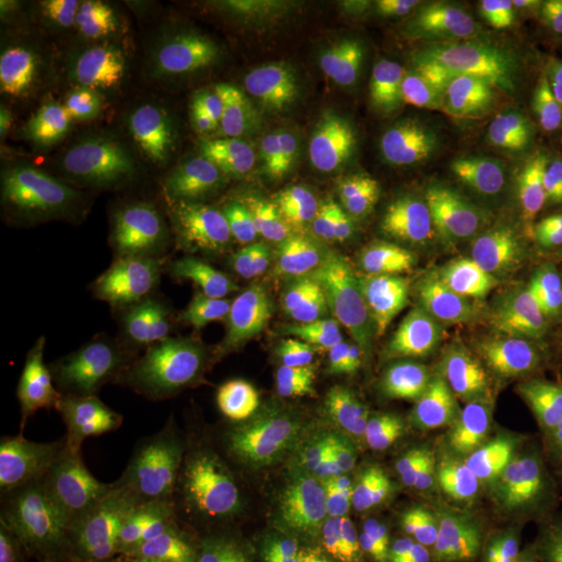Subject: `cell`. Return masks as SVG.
<instances>
[{"mask_svg": "<svg viewBox=\"0 0 562 562\" xmlns=\"http://www.w3.org/2000/svg\"><path fill=\"white\" fill-rule=\"evenodd\" d=\"M157 385L78 338L36 331L9 346L2 394L13 417L55 440H94L130 429Z\"/></svg>", "mask_w": 562, "mask_h": 562, "instance_id": "cell-1", "label": "cell"}, {"mask_svg": "<svg viewBox=\"0 0 562 562\" xmlns=\"http://www.w3.org/2000/svg\"><path fill=\"white\" fill-rule=\"evenodd\" d=\"M125 334L157 361L186 371H229L259 359L269 323L255 299L217 276H181L132 304Z\"/></svg>", "mask_w": 562, "mask_h": 562, "instance_id": "cell-2", "label": "cell"}, {"mask_svg": "<svg viewBox=\"0 0 562 562\" xmlns=\"http://www.w3.org/2000/svg\"><path fill=\"white\" fill-rule=\"evenodd\" d=\"M334 482L331 450L319 425L294 406H269L234 423L225 487L240 513H302Z\"/></svg>", "mask_w": 562, "mask_h": 562, "instance_id": "cell-3", "label": "cell"}, {"mask_svg": "<svg viewBox=\"0 0 562 562\" xmlns=\"http://www.w3.org/2000/svg\"><path fill=\"white\" fill-rule=\"evenodd\" d=\"M346 438L357 480L378 501L443 504L461 487L448 427L401 404H350Z\"/></svg>", "mask_w": 562, "mask_h": 562, "instance_id": "cell-4", "label": "cell"}, {"mask_svg": "<svg viewBox=\"0 0 562 562\" xmlns=\"http://www.w3.org/2000/svg\"><path fill=\"white\" fill-rule=\"evenodd\" d=\"M438 111L417 76L373 67L329 86L313 106L311 136L322 150H362L423 132Z\"/></svg>", "mask_w": 562, "mask_h": 562, "instance_id": "cell-5", "label": "cell"}, {"mask_svg": "<svg viewBox=\"0 0 562 562\" xmlns=\"http://www.w3.org/2000/svg\"><path fill=\"white\" fill-rule=\"evenodd\" d=\"M259 259L283 306L311 329H329L348 292V262L336 229L290 209L262 227Z\"/></svg>", "mask_w": 562, "mask_h": 562, "instance_id": "cell-6", "label": "cell"}, {"mask_svg": "<svg viewBox=\"0 0 562 562\" xmlns=\"http://www.w3.org/2000/svg\"><path fill=\"white\" fill-rule=\"evenodd\" d=\"M443 344L408 315L369 323L336 352L329 380L348 404H396L440 375Z\"/></svg>", "mask_w": 562, "mask_h": 562, "instance_id": "cell-7", "label": "cell"}, {"mask_svg": "<svg viewBox=\"0 0 562 562\" xmlns=\"http://www.w3.org/2000/svg\"><path fill=\"white\" fill-rule=\"evenodd\" d=\"M252 123L240 99L225 90H201L162 106L150 130V159L165 176L220 180L240 167Z\"/></svg>", "mask_w": 562, "mask_h": 562, "instance_id": "cell-8", "label": "cell"}, {"mask_svg": "<svg viewBox=\"0 0 562 562\" xmlns=\"http://www.w3.org/2000/svg\"><path fill=\"white\" fill-rule=\"evenodd\" d=\"M80 123L67 102L48 92H23L0 113V181L4 190L42 196L69 176Z\"/></svg>", "mask_w": 562, "mask_h": 562, "instance_id": "cell-9", "label": "cell"}, {"mask_svg": "<svg viewBox=\"0 0 562 562\" xmlns=\"http://www.w3.org/2000/svg\"><path fill=\"white\" fill-rule=\"evenodd\" d=\"M401 301L404 315L425 325L446 348L469 355L496 348L510 327L503 292L471 276L406 281Z\"/></svg>", "mask_w": 562, "mask_h": 562, "instance_id": "cell-10", "label": "cell"}, {"mask_svg": "<svg viewBox=\"0 0 562 562\" xmlns=\"http://www.w3.org/2000/svg\"><path fill=\"white\" fill-rule=\"evenodd\" d=\"M429 183L446 202L440 257L448 273L475 278L510 257L515 246L513 223L480 178L442 167L431 171Z\"/></svg>", "mask_w": 562, "mask_h": 562, "instance_id": "cell-11", "label": "cell"}, {"mask_svg": "<svg viewBox=\"0 0 562 562\" xmlns=\"http://www.w3.org/2000/svg\"><path fill=\"white\" fill-rule=\"evenodd\" d=\"M142 236L127 213L113 204L92 206L74 223L46 262L57 280L97 294L125 280L140 255Z\"/></svg>", "mask_w": 562, "mask_h": 562, "instance_id": "cell-12", "label": "cell"}, {"mask_svg": "<svg viewBox=\"0 0 562 562\" xmlns=\"http://www.w3.org/2000/svg\"><path fill=\"white\" fill-rule=\"evenodd\" d=\"M234 50V30L215 7L199 0L161 4L150 55L162 71L183 80L201 78L229 65Z\"/></svg>", "mask_w": 562, "mask_h": 562, "instance_id": "cell-13", "label": "cell"}, {"mask_svg": "<svg viewBox=\"0 0 562 562\" xmlns=\"http://www.w3.org/2000/svg\"><path fill=\"white\" fill-rule=\"evenodd\" d=\"M494 183L540 222H562V125L533 127L490 155Z\"/></svg>", "mask_w": 562, "mask_h": 562, "instance_id": "cell-14", "label": "cell"}, {"mask_svg": "<svg viewBox=\"0 0 562 562\" xmlns=\"http://www.w3.org/2000/svg\"><path fill=\"white\" fill-rule=\"evenodd\" d=\"M322 529L302 513H240L192 562H319Z\"/></svg>", "mask_w": 562, "mask_h": 562, "instance_id": "cell-15", "label": "cell"}, {"mask_svg": "<svg viewBox=\"0 0 562 562\" xmlns=\"http://www.w3.org/2000/svg\"><path fill=\"white\" fill-rule=\"evenodd\" d=\"M487 406L496 415L510 459L531 480L562 485V429L548 406L515 394H494Z\"/></svg>", "mask_w": 562, "mask_h": 562, "instance_id": "cell-16", "label": "cell"}, {"mask_svg": "<svg viewBox=\"0 0 562 562\" xmlns=\"http://www.w3.org/2000/svg\"><path fill=\"white\" fill-rule=\"evenodd\" d=\"M340 546L359 561L467 562L457 550L385 513H371L346 522L340 529Z\"/></svg>", "mask_w": 562, "mask_h": 562, "instance_id": "cell-17", "label": "cell"}, {"mask_svg": "<svg viewBox=\"0 0 562 562\" xmlns=\"http://www.w3.org/2000/svg\"><path fill=\"white\" fill-rule=\"evenodd\" d=\"M443 425L459 450L464 475L490 492L506 487L517 467L492 408L487 404H461Z\"/></svg>", "mask_w": 562, "mask_h": 562, "instance_id": "cell-18", "label": "cell"}, {"mask_svg": "<svg viewBox=\"0 0 562 562\" xmlns=\"http://www.w3.org/2000/svg\"><path fill=\"white\" fill-rule=\"evenodd\" d=\"M127 215L140 232L142 240H181L201 225V194L192 188V181L159 176L136 190Z\"/></svg>", "mask_w": 562, "mask_h": 562, "instance_id": "cell-19", "label": "cell"}, {"mask_svg": "<svg viewBox=\"0 0 562 562\" xmlns=\"http://www.w3.org/2000/svg\"><path fill=\"white\" fill-rule=\"evenodd\" d=\"M159 13L161 4L155 0H94L81 4L86 32L102 48L121 57L150 53Z\"/></svg>", "mask_w": 562, "mask_h": 562, "instance_id": "cell-20", "label": "cell"}, {"mask_svg": "<svg viewBox=\"0 0 562 562\" xmlns=\"http://www.w3.org/2000/svg\"><path fill=\"white\" fill-rule=\"evenodd\" d=\"M521 313L531 348L542 359H561L562 296L554 265L538 267L522 280Z\"/></svg>", "mask_w": 562, "mask_h": 562, "instance_id": "cell-21", "label": "cell"}, {"mask_svg": "<svg viewBox=\"0 0 562 562\" xmlns=\"http://www.w3.org/2000/svg\"><path fill=\"white\" fill-rule=\"evenodd\" d=\"M446 13L480 30H529L561 18L562 4L550 2H450Z\"/></svg>", "mask_w": 562, "mask_h": 562, "instance_id": "cell-22", "label": "cell"}, {"mask_svg": "<svg viewBox=\"0 0 562 562\" xmlns=\"http://www.w3.org/2000/svg\"><path fill=\"white\" fill-rule=\"evenodd\" d=\"M385 204L401 213L402 217L440 252V241L446 227V202L431 183H402L387 194Z\"/></svg>", "mask_w": 562, "mask_h": 562, "instance_id": "cell-23", "label": "cell"}, {"mask_svg": "<svg viewBox=\"0 0 562 562\" xmlns=\"http://www.w3.org/2000/svg\"><path fill=\"white\" fill-rule=\"evenodd\" d=\"M503 517V557L521 552L542 527V501L527 485H506Z\"/></svg>", "mask_w": 562, "mask_h": 562, "instance_id": "cell-24", "label": "cell"}, {"mask_svg": "<svg viewBox=\"0 0 562 562\" xmlns=\"http://www.w3.org/2000/svg\"><path fill=\"white\" fill-rule=\"evenodd\" d=\"M503 487L464 508L461 527L469 543L490 559H503Z\"/></svg>", "mask_w": 562, "mask_h": 562, "instance_id": "cell-25", "label": "cell"}, {"mask_svg": "<svg viewBox=\"0 0 562 562\" xmlns=\"http://www.w3.org/2000/svg\"><path fill=\"white\" fill-rule=\"evenodd\" d=\"M383 241L390 259L402 267H415L431 261L438 248H434L422 234L396 213L392 206H383Z\"/></svg>", "mask_w": 562, "mask_h": 562, "instance_id": "cell-26", "label": "cell"}, {"mask_svg": "<svg viewBox=\"0 0 562 562\" xmlns=\"http://www.w3.org/2000/svg\"><path fill=\"white\" fill-rule=\"evenodd\" d=\"M23 241H25V236H23L21 223L4 211L2 220H0V273H2V278H7L13 271L15 262L20 261Z\"/></svg>", "mask_w": 562, "mask_h": 562, "instance_id": "cell-27", "label": "cell"}, {"mask_svg": "<svg viewBox=\"0 0 562 562\" xmlns=\"http://www.w3.org/2000/svg\"><path fill=\"white\" fill-rule=\"evenodd\" d=\"M548 546L554 552H562V485L554 496L552 503V525H550V538H548Z\"/></svg>", "mask_w": 562, "mask_h": 562, "instance_id": "cell-28", "label": "cell"}, {"mask_svg": "<svg viewBox=\"0 0 562 562\" xmlns=\"http://www.w3.org/2000/svg\"><path fill=\"white\" fill-rule=\"evenodd\" d=\"M548 408L552 411V415L557 417V422H559L562 429V382L550 392V396H548Z\"/></svg>", "mask_w": 562, "mask_h": 562, "instance_id": "cell-29", "label": "cell"}, {"mask_svg": "<svg viewBox=\"0 0 562 562\" xmlns=\"http://www.w3.org/2000/svg\"><path fill=\"white\" fill-rule=\"evenodd\" d=\"M557 267V280H559V288H561V296H562V262L559 265H554Z\"/></svg>", "mask_w": 562, "mask_h": 562, "instance_id": "cell-30", "label": "cell"}]
</instances>
